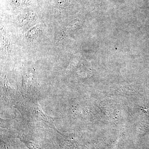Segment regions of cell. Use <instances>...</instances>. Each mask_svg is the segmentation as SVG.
Instances as JSON below:
<instances>
[{
  "instance_id": "cell-1",
  "label": "cell",
  "mask_w": 149,
  "mask_h": 149,
  "mask_svg": "<svg viewBox=\"0 0 149 149\" xmlns=\"http://www.w3.org/2000/svg\"><path fill=\"white\" fill-rule=\"evenodd\" d=\"M16 108L21 113L24 119L30 125L56 130L52 118L42 111L35 100L22 98L17 102Z\"/></svg>"
},
{
  "instance_id": "cell-2",
  "label": "cell",
  "mask_w": 149,
  "mask_h": 149,
  "mask_svg": "<svg viewBox=\"0 0 149 149\" xmlns=\"http://www.w3.org/2000/svg\"><path fill=\"white\" fill-rule=\"evenodd\" d=\"M2 149H15L13 148L9 144H7L6 143L4 144L2 143Z\"/></svg>"
}]
</instances>
